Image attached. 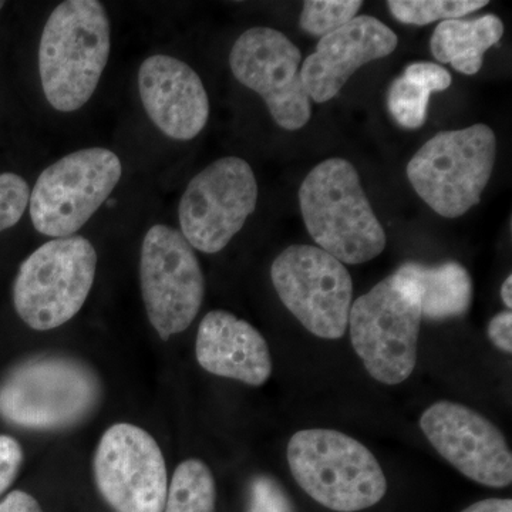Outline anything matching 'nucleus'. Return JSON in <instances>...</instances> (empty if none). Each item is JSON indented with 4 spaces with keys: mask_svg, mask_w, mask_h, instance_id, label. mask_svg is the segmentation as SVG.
Returning <instances> with one entry per match:
<instances>
[{
    "mask_svg": "<svg viewBox=\"0 0 512 512\" xmlns=\"http://www.w3.org/2000/svg\"><path fill=\"white\" fill-rule=\"evenodd\" d=\"M110 49V22L103 3H60L47 19L39 45L40 80L50 106L62 113L82 109L99 86Z\"/></svg>",
    "mask_w": 512,
    "mask_h": 512,
    "instance_id": "1",
    "label": "nucleus"
},
{
    "mask_svg": "<svg viewBox=\"0 0 512 512\" xmlns=\"http://www.w3.org/2000/svg\"><path fill=\"white\" fill-rule=\"evenodd\" d=\"M305 227L318 248L343 265H360L386 248V232L355 165L333 157L313 167L299 188Z\"/></svg>",
    "mask_w": 512,
    "mask_h": 512,
    "instance_id": "2",
    "label": "nucleus"
},
{
    "mask_svg": "<svg viewBox=\"0 0 512 512\" xmlns=\"http://www.w3.org/2000/svg\"><path fill=\"white\" fill-rule=\"evenodd\" d=\"M101 396L99 376L86 363L69 356H36L3 376L0 419L26 430L67 429L89 417Z\"/></svg>",
    "mask_w": 512,
    "mask_h": 512,
    "instance_id": "3",
    "label": "nucleus"
},
{
    "mask_svg": "<svg viewBox=\"0 0 512 512\" xmlns=\"http://www.w3.org/2000/svg\"><path fill=\"white\" fill-rule=\"evenodd\" d=\"M286 457L299 487L329 510H366L386 495L387 480L377 458L342 431H298L289 440Z\"/></svg>",
    "mask_w": 512,
    "mask_h": 512,
    "instance_id": "4",
    "label": "nucleus"
},
{
    "mask_svg": "<svg viewBox=\"0 0 512 512\" xmlns=\"http://www.w3.org/2000/svg\"><path fill=\"white\" fill-rule=\"evenodd\" d=\"M497 158V137L487 124L441 131L406 168L417 195L444 218L467 214L481 201Z\"/></svg>",
    "mask_w": 512,
    "mask_h": 512,
    "instance_id": "5",
    "label": "nucleus"
},
{
    "mask_svg": "<svg viewBox=\"0 0 512 512\" xmlns=\"http://www.w3.org/2000/svg\"><path fill=\"white\" fill-rule=\"evenodd\" d=\"M421 320L412 284L396 272L352 303L350 339L373 379L396 386L412 376Z\"/></svg>",
    "mask_w": 512,
    "mask_h": 512,
    "instance_id": "6",
    "label": "nucleus"
},
{
    "mask_svg": "<svg viewBox=\"0 0 512 512\" xmlns=\"http://www.w3.org/2000/svg\"><path fill=\"white\" fill-rule=\"evenodd\" d=\"M96 266V249L80 235L52 239L37 248L22 262L13 282L19 318L40 332L72 320L89 298Z\"/></svg>",
    "mask_w": 512,
    "mask_h": 512,
    "instance_id": "7",
    "label": "nucleus"
},
{
    "mask_svg": "<svg viewBox=\"0 0 512 512\" xmlns=\"http://www.w3.org/2000/svg\"><path fill=\"white\" fill-rule=\"evenodd\" d=\"M123 165L106 148H84L49 165L30 191V220L52 238L73 237L119 184Z\"/></svg>",
    "mask_w": 512,
    "mask_h": 512,
    "instance_id": "8",
    "label": "nucleus"
},
{
    "mask_svg": "<svg viewBox=\"0 0 512 512\" xmlns=\"http://www.w3.org/2000/svg\"><path fill=\"white\" fill-rule=\"evenodd\" d=\"M271 279L286 309L312 335L329 340L345 336L353 281L342 262L313 245H291L276 256Z\"/></svg>",
    "mask_w": 512,
    "mask_h": 512,
    "instance_id": "9",
    "label": "nucleus"
},
{
    "mask_svg": "<svg viewBox=\"0 0 512 512\" xmlns=\"http://www.w3.org/2000/svg\"><path fill=\"white\" fill-rule=\"evenodd\" d=\"M140 286L148 320L161 340L190 328L204 301L205 278L181 231L163 224L148 229L141 245Z\"/></svg>",
    "mask_w": 512,
    "mask_h": 512,
    "instance_id": "10",
    "label": "nucleus"
},
{
    "mask_svg": "<svg viewBox=\"0 0 512 512\" xmlns=\"http://www.w3.org/2000/svg\"><path fill=\"white\" fill-rule=\"evenodd\" d=\"M258 202L254 170L239 157H222L195 175L178 207L181 234L204 254H218L244 228Z\"/></svg>",
    "mask_w": 512,
    "mask_h": 512,
    "instance_id": "11",
    "label": "nucleus"
},
{
    "mask_svg": "<svg viewBox=\"0 0 512 512\" xmlns=\"http://www.w3.org/2000/svg\"><path fill=\"white\" fill-rule=\"evenodd\" d=\"M93 471L97 490L114 511H164L168 494L164 454L141 427L119 423L104 431Z\"/></svg>",
    "mask_w": 512,
    "mask_h": 512,
    "instance_id": "12",
    "label": "nucleus"
},
{
    "mask_svg": "<svg viewBox=\"0 0 512 512\" xmlns=\"http://www.w3.org/2000/svg\"><path fill=\"white\" fill-rule=\"evenodd\" d=\"M229 66L242 86L264 99L279 127L296 131L309 123L312 104L302 82L301 50L284 33L248 29L232 46Z\"/></svg>",
    "mask_w": 512,
    "mask_h": 512,
    "instance_id": "13",
    "label": "nucleus"
},
{
    "mask_svg": "<svg viewBox=\"0 0 512 512\" xmlns=\"http://www.w3.org/2000/svg\"><path fill=\"white\" fill-rule=\"evenodd\" d=\"M420 429L447 463L463 476L491 488L512 483V454L504 434L476 410L453 402L434 403Z\"/></svg>",
    "mask_w": 512,
    "mask_h": 512,
    "instance_id": "14",
    "label": "nucleus"
},
{
    "mask_svg": "<svg viewBox=\"0 0 512 512\" xmlns=\"http://www.w3.org/2000/svg\"><path fill=\"white\" fill-rule=\"evenodd\" d=\"M399 37L382 20L356 16L342 28L323 36L315 52L301 66L309 99L326 103L335 99L356 70L392 55Z\"/></svg>",
    "mask_w": 512,
    "mask_h": 512,
    "instance_id": "15",
    "label": "nucleus"
},
{
    "mask_svg": "<svg viewBox=\"0 0 512 512\" xmlns=\"http://www.w3.org/2000/svg\"><path fill=\"white\" fill-rule=\"evenodd\" d=\"M138 92L147 116L167 137L192 140L207 126L210 99L204 83L175 57H147L138 69Z\"/></svg>",
    "mask_w": 512,
    "mask_h": 512,
    "instance_id": "16",
    "label": "nucleus"
},
{
    "mask_svg": "<svg viewBox=\"0 0 512 512\" xmlns=\"http://www.w3.org/2000/svg\"><path fill=\"white\" fill-rule=\"evenodd\" d=\"M195 356L205 372L249 386H262L272 375L271 352L264 336L227 311H212L202 318Z\"/></svg>",
    "mask_w": 512,
    "mask_h": 512,
    "instance_id": "17",
    "label": "nucleus"
},
{
    "mask_svg": "<svg viewBox=\"0 0 512 512\" xmlns=\"http://www.w3.org/2000/svg\"><path fill=\"white\" fill-rule=\"evenodd\" d=\"M412 284L419 298L421 318L441 322L466 315L473 302V281L458 262L424 265L407 262L396 271Z\"/></svg>",
    "mask_w": 512,
    "mask_h": 512,
    "instance_id": "18",
    "label": "nucleus"
},
{
    "mask_svg": "<svg viewBox=\"0 0 512 512\" xmlns=\"http://www.w3.org/2000/svg\"><path fill=\"white\" fill-rule=\"evenodd\" d=\"M503 35V20L495 15L444 20L431 36V55L437 62L451 64L458 73L474 76L483 67L487 50Z\"/></svg>",
    "mask_w": 512,
    "mask_h": 512,
    "instance_id": "19",
    "label": "nucleus"
},
{
    "mask_svg": "<svg viewBox=\"0 0 512 512\" xmlns=\"http://www.w3.org/2000/svg\"><path fill=\"white\" fill-rule=\"evenodd\" d=\"M453 83L450 72L437 63L409 64L387 93V107L396 123L407 130L423 127L429 114L431 93L444 92Z\"/></svg>",
    "mask_w": 512,
    "mask_h": 512,
    "instance_id": "20",
    "label": "nucleus"
},
{
    "mask_svg": "<svg viewBox=\"0 0 512 512\" xmlns=\"http://www.w3.org/2000/svg\"><path fill=\"white\" fill-rule=\"evenodd\" d=\"M217 485L212 471L197 458L185 460L168 484L163 512H215Z\"/></svg>",
    "mask_w": 512,
    "mask_h": 512,
    "instance_id": "21",
    "label": "nucleus"
},
{
    "mask_svg": "<svg viewBox=\"0 0 512 512\" xmlns=\"http://www.w3.org/2000/svg\"><path fill=\"white\" fill-rule=\"evenodd\" d=\"M487 0H390L393 18L404 25L426 26L433 22L463 19L485 8Z\"/></svg>",
    "mask_w": 512,
    "mask_h": 512,
    "instance_id": "22",
    "label": "nucleus"
},
{
    "mask_svg": "<svg viewBox=\"0 0 512 512\" xmlns=\"http://www.w3.org/2000/svg\"><path fill=\"white\" fill-rule=\"evenodd\" d=\"M363 2L360 0H306L303 2L299 28L308 35H329L355 19Z\"/></svg>",
    "mask_w": 512,
    "mask_h": 512,
    "instance_id": "23",
    "label": "nucleus"
},
{
    "mask_svg": "<svg viewBox=\"0 0 512 512\" xmlns=\"http://www.w3.org/2000/svg\"><path fill=\"white\" fill-rule=\"evenodd\" d=\"M29 184L18 174L0 173V232L15 227L30 200Z\"/></svg>",
    "mask_w": 512,
    "mask_h": 512,
    "instance_id": "24",
    "label": "nucleus"
},
{
    "mask_svg": "<svg viewBox=\"0 0 512 512\" xmlns=\"http://www.w3.org/2000/svg\"><path fill=\"white\" fill-rule=\"evenodd\" d=\"M248 512H296L284 487L269 476H258L249 485Z\"/></svg>",
    "mask_w": 512,
    "mask_h": 512,
    "instance_id": "25",
    "label": "nucleus"
},
{
    "mask_svg": "<svg viewBox=\"0 0 512 512\" xmlns=\"http://www.w3.org/2000/svg\"><path fill=\"white\" fill-rule=\"evenodd\" d=\"M25 461V453L18 440L0 434V497L12 487Z\"/></svg>",
    "mask_w": 512,
    "mask_h": 512,
    "instance_id": "26",
    "label": "nucleus"
},
{
    "mask_svg": "<svg viewBox=\"0 0 512 512\" xmlns=\"http://www.w3.org/2000/svg\"><path fill=\"white\" fill-rule=\"evenodd\" d=\"M488 338L505 353H512V313L505 311L495 315L488 323Z\"/></svg>",
    "mask_w": 512,
    "mask_h": 512,
    "instance_id": "27",
    "label": "nucleus"
},
{
    "mask_svg": "<svg viewBox=\"0 0 512 512\" xmlns=\"http://www.w3.org/2000/svg\"><path fill=\"white\" fill-rule=\"evenodd\" d=\"M0 512H43L35 497L22 490H15L0 501Z\"/></svg>",
    "mask_w": 512,
    "mask_h": 512,
    "instance_id": "28",
    "label": "nucleus"
},
{
    "mask_svg": "<svg viewBox=\"0 0 512 512\" xmlns=\"http://www.w3.org/2000/svg\"><path fill=\"white\" fill-rule=\"evenodd\" d=\"M461 512H512V501L510 498H488L470 505Z\"/></svg>",
    "mask_w": 512,
    "mask_h": 512,
    "instance_id": "29",
    "label": "nucleus"
},
{
    "mask_svg": "<svg viewBox=\"0 0 512 512\" xmlns=\"http://www.w3.org/2000/svg\"><path fill=\"white\" fill-rule=\"evenodd\" d=\"M501 299H503L504 305L507 306L508 311L512 308V276H508L505 279L503 286H501Z\"/></svg>",
    "mask_w": 512,
    "mask_h": 512,
    "instance_id": "30",
    "label": "nucleus"
},
{
    "mask_svg": "<svg viewBox=\"0 0 512 512\" xmlns=\"http://www.w3.org/2000/svg\"><path fill=\"white\" fill-rule=\"evenodd\" d=\"M3 6H5V2H0V10L3 9Z\"/></svg>",
    "mask_w": 512,
    "mask_h": 512,
    "instance_id": "31",
    "label": "nucleus"
}]
</instances>
